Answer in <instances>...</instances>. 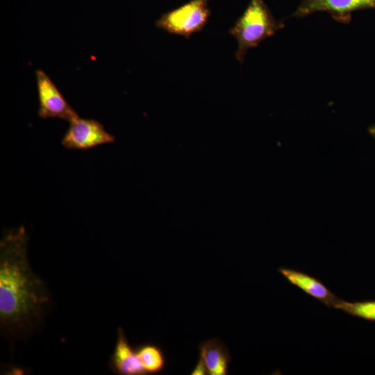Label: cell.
<instances>
[{
    "label": "cell",
    "instance_id": "6da1fadb",
    "mask_svg": "<svg viewBox=\"0 0 375 375\" xmlns=\"http://www.w3.org/2000/svg\"><path fill=\"white\" fill-rule=\"evenodd\" d=\"M27 244L23 226L9 231L0 242L1 327L13 335L34 328L49 301L45 284L29 264Z\"/></svg>",
    "mask_w": 375,
    "mask_h": 375
},
{
    "label": "cell",
    "instance_id": "7a4b0ae2",
    "mask_svg": "<svg viewBox=\"0 0 375 375\" xmlns=\"http://www.w3.org/2000/svg\"><path fill=\"white\" fill-rule=\"evenodd\" d=\"M283 27V23L276 20L263 0H250L229 31L238 42L236 59L242 62L249 49L257 47Z\"/></svg>",
    "mask_w": 375,
    "mask_h": 375
},
{
    "label": "cell",
    "instance_id": "3957f363",
    "mask_svg": "<svg viewBox=\"0 0 375 375\" xmlns=\"http://www.w3.org/2000/svg\"><path fill=\"white\" fill-rule=\"evenodd\" d=\"M209 0H191L164 14L156 23L158 28L186 38L200 31L206 25L210 10Z\"/></svg>",
    "mask_w": 375,
    "mask_h": 375
},
{
    "label": "cell",
    "instance_id": "277c9868",
    "mask_svg": "<svg viewBox=\"0 0 375 375\" xmlns=\"http://www.w3.org/2000/svg\"><path fill=\"white\" fill-rule=\"evenodd\" d=\"M115 140V137L108 133L99 121L77 117L69 122L61 144L67 149L88 151Z\"/></svg>",
    "mask_w": 375,
    "mask_h": 375
},
{
    "label": "cell",
    "instance_id": "5b68a950",
    "mask_svg": "<svg viewBox=\"0 0 375 375\" xmlns=\"http://www.w3.org/2000/svg\"><path fill=\"white\" fill-rule=\"evenodd\" d=\"M39 109L38 114L42 119L56 117L69 122L78 117L68 103L55 83L42 70L36 71Z\"/></svg>",
    "mask_w": 375,
    "mask_h": 375
},
{
    "label": "cell",
    "instance_id": "8992f818",
    "mask_svg": "<svg viewBox=\"0 0 375 375\" xmlns=\"http://www.w3.org/2000/svg\"><path fill=\"white\" fill-rule=\"evenodd\" d=\"M365 9H375V0H302L292 16L301 18L327 12L338 19L344 20L353 12Z\"/></svg>",
    "mask_w": 375,
    "mask_h": 375
},
{
    "label": "cell",
    "instance_id": "52a82bcc",
    "mask_svg": "<svg viewBox=\"0 0 375 375\" xmlns=\"http://www.w3.org/2000/svg\"><path fill=\"white\" fill-rule=\"evenodd\" d=\"M278 271L291 285L328 308H334L340 299L319 278L304 272L288 267Z\"/></svg>",
    "mask_w": 375,
    "mask_h": 375
},
{
    "label": "cell",
    "instance_id": "ba28073f",
    "mask_svg": "<svg viewBox=\"0 0 375 375\" xmlns=\"http://www.w3.org/2000/svg\"><path fill=\"white\" fill-rule=\"evenodd\" d=\"M110 367L114 373L120 375L147 374L136 350L132 348L122 328L117 331V342L110 356Z\"/></svg>",
    "mask_w": 375,
    "mask_h": 375
},
{
    "label": "cell",
    "instance_id": "9c48e42d",
    "mask_svg": "<svg viewBox=\"0 0 375 375\" xmlns=\"http://www.w3.org/2000/svg\"><path fill=\"white\" fill-rule=\"evenodd\" d=\"M199 357L206 365L208 374L226 375L231 356L226 347L219 340H205L199 346Z\"/></svg>",
    "mask_w": 375,
    "mask_h": 375
},
{
    "label": "cell",
    "instance_id": "30bf717a",
    "mask_svg": "<svg viewBox=\"0 0 375 375\" xmlns=\"http://www.w3.org/2000/svg\"><path fill=\"white\" fill-rule=\"evenodd\" d=\"M135 350L147 374H157L165 369V357L158 346L146 343L140 345Z\"/></svg>",
    "mask_w": 375,
    "mask_h": 375
},
{
    "label": "cell",
    "instance_id": "8fae6325",
    "mask_svg": "<svg viewBox=\"0 0 375 375\" xmlns=\"http://www.w3.org/2000/svg\"><path fill=\"white\" fill-rule=\"evenodd\" d=\"M335 309L368 321L375 322V300L363 301H347L339 299Z\"/></svg>",
    "mask_w": 375,
    "mask_h": 375
},
{
    "label": "cell",
    "instance_id": "7c38bea8",
    "mask_svg": "<svg viewBox=\"0 0 375 375\" xmlns=\"http://www.w3.org/2000/svg\"><path fill=\"white\" fill-rule=\"evenodd\" d=\"M192 375H206L208 374V371L203 360L199 357V359L192 371Z\"/></svg>",
    "mask_w": 375,
    "mask_h": 375
},
{
    "label": "cell",
    "instance_id": "4fadbf2b",
    "mask_svg": "<svg viewBox=\"0 0 375 375\" xmlns=\"http://www.w3.org/2000/svg\"><path fill=\"white\" fill-rule=\"evenodd\" d=\"M368 132L371 136L375 140V124L372 125L368 128Z\"/></svg>",
    "mask_w": 375,
    "mask_h": 375
}]
</instances>
